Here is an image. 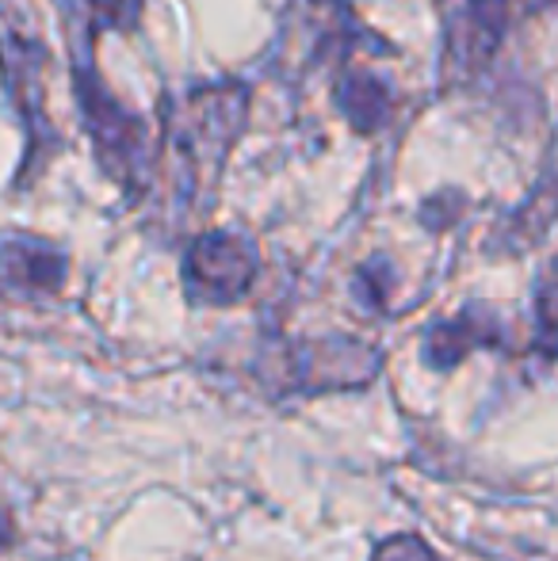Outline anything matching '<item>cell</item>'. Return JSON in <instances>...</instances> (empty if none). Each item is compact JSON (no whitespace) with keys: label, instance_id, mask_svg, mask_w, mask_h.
Instances as JSON below:
<instances>
[{"label":"cell","instance_id":"5","mask_svg":"<svg viewBox=\"0 0 558 561\" xmlns=\"http://www.w3.org/2000/svg\"><path fill=\"white\" fill-rule=\"evenodd\" d=\"M283 390L326 393V390H360L379 375V352L360 340H303L283 359Z\"/></svg>","mask_w":558,"mask_h":561},{"label":"cell","instance_id":"4","mask_svg":"<svg viewBox=\"0 0 558 561\" xmlns=\"http://www.w3.org/2000/svg\"><path fill=\"white\" fill-rule=\"evenodd\" d=\"M0 69H4V84L20 115L38 134L43 130L50 50L43 43V31L31 20V8H23L20 0H0Z\"/></svg>","mask_w":558,"mask_h":561},{"label":"cell","instance_id":"11","mask_svg":"<svg viewBox=\"0 0 558 561\" xmlns=\"http://www.w3.org/2000/svg\"><path fill=\"white\" fill-rule=\"evenodd\" d=\"M146 0H96V23L104 27H135Z\"/></svg>","mask_w":558,"mask_h":561},{"label":"cell","instance_id":"1","mask_svg":"<svg viewBox=\"0 0 558 561\" xmlns=\"http://www.w3.org/2000/svg\"><path fill=\"white\" fill-rule=\"evenodd\" d=\"M246 104L249 96L241 84H210V89L184 92L169 104L164 164L184 195L215 187L234 138L246 123Z\"/></svg>","mask_w":558,"mask_h":561},{"label":"cell","instance_id":"10","mask_svg":"<svg viewBox=\"0 0 558 561\" xmlns=\"http://www.w3.org/2000/svg\"><path fill=\"white\" fill-rule=\"evenodd\" d=\"M470 4V23H475L478 31H482L486 46H493L501 38V31H505V0H467Z\"/></svg>","mask_w":558,"mask_h":561},{"label":"cell","instance_id":"7","mask_svg":"<svg viewBox=\"0 0 558 561\" xmlns=\"http://www.w3.org/2000/svg\"><path fill=\"white\" fill-rule=\"evenodd\" d=\"M333 104L352 123V130L375 134L390 118V112H395V92L372 69H344L337 77Z\"/></svg>","mask_w":558,"mask_h":561},{"label":"cell","instance_id":"9","mask_svg":"<svg viewBox=\"0 0 558 561\" xmlns=\"http://www.w3.org/2000/svg\"><path fill=\"white\" fill-rule=\"evenodd\" d=\"M372 561H440L432 554V547L418 535H395V539L379 542Z\"/></svg>","mask_w":558,"mask_h":561},{"label":"cell","instance_id":"3","mask_svg":"<svg viewBox=\"0 0 558 561\" xmlns=\"http://www.w3.org/2000/svg\"><path fill=\"white\" fill-rule=\"evenodd\" d=\"M261 256L253 241L230 229L200 233L184 256V287L192 302L207 306H234L253 290Z\"/></svg>","mask_w":558,"mask_h":561},{"label":"cell","instance_id":"2","mask_svg":"<svg viewBox=\"0 0 558 561\" xmlns=\"http://www.w3.org/2000/svg\"><path fill=\"white\" fill-rule=\"evenodd\" d=\"M77 104L84 115V130L96 149V161L104 164V172H112L119 184L138 187L149 176V134L146 123L138 115H130L112 92L104 89V81L96 77L92 61H77Z\"/></svg>","mask_w":558,"mask_h":561},{"label":"cell","instance_id":"8","mask_svg":"<svg viewBox=\"0 0 558 561\" xmlns=\"http://www.w3.org/2000/svg\"><path fill=\"white\" fill-rule=\"evenodd\" d=\"M478 344H498V321L486 310H467L455 321H440V325L429 329L424 336V363L436 370H447Z\"/></svg>","mask_w":558,"mask_h":561},{"label":"cell","instance_id":"12","mask_svg":"<svg viewBox=\"0 0 558 561\" xmlns=\"http://www.w3.org/2000/svg\"><path fill=\"white\" fill-rule=\"evenodd\" d=\"M8 542H12V519H8L4 508H0V550H4Z\"/></svg>","mask_w":558,"mask_h":561},{"label":"cell","instance_id":"6","mask_svg":"<svg viewBox=\"0 0 558 561\" xmlns=\"http://www.w3.org/2000/svg\"><path fill=\"white\" fill-rule=\"evenodd\" d=\"M66 283V256L38 237H8L0 244V287L12 295H54Z\"/></svg>","mask_w":558,"mask_h":561},{"label":"cell","instance_id":"13","mask_svg":"<svg viewBox=\"0 0 558 561\" xmlns=\"http://www.w3.org/2000/svg\"><path fill=\"white\" fill-rule=\"evenodd\" d=\"M558 4V0H528V8H551Z\"/></svg>","mask_w":558,"mask_h":561}]
</instances>
